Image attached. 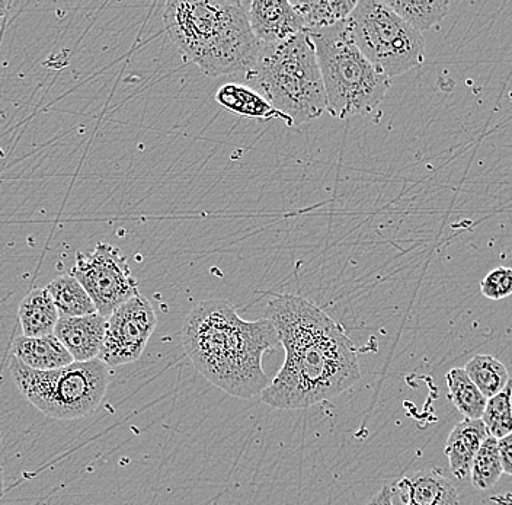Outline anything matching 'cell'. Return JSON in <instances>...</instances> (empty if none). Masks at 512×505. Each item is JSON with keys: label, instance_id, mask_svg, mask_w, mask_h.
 <instances>
[{"label": "cell", "instance_id": "6da1fadb", "mask_svg": "<svg viewBox=\"0 0 512 505\" xmlns=\"http://www.w3.org/2000/svg\"><path fill=\"white\" fill-rule=\"evenodd\" d=\"M286 350L278 375L262 391V404L304 409L334 399L361 379L357 351L341 325L315 303L280 294L268 303L267 316Z\"/></svg>", "mask_w": 512, "mask_h": 505}, {"label": "cell", "instance_id": "7a4b0ae2", "mask_svg": "<svg viewBox=\"0 0 512 505\" xmlns=\"http://www.w3.org/2000/svg\"><path fill=\"white\" fill-rule=\"evenodd\" d=\"M182 344L192 366L211 385L249 399L270 385L262 357L280 340L270 319L245 321L229 300L213 299L191 310L182 328Z\"/></svg>", "mask_w": 512, "mask_h": 505}, {"label": "cell", "instance_id": "3957f363", "mask_svg": "<svg viewBox=\"0 0 512 505\" xmlns=\"http://www.w3.org/2000/svg\"><path fill=\"white\" fill-rule=\"evenodd\" d=\"M166 33L185 62L204 75H248L262 44L252 33L246 3L171 0L163 8Z\"/></svg>", "mask_w": 512, "mask_h": 505}, {"label": "cell", "instance_id": "277c9868", "mask_svg": "<svg viewBox=\"0 0 512 505\" xmlns=\"http://www.w3.org/2000/svg\"><path fill=\"white\" fill-rule=\"evenodd\" d=\"M245 78L249 88L287 118L288 127L302 126L326 111L322 75L307 33L262 46L258 62Z\"/></svg>", "mask_w": 512, "mask_h": 505}, {"label": "cell", "instance_id": "5b68a950", "mask_svg": "<svg viewBox=\"0 0 512 505\" xmlns=\"http://www.w3.org/2000/svg\"><path fill=\"white\" fill-rule=\"evenodd\" d=\"M307 35L322 75L326 111L335 118L374 113L392 79L380 73L358 50L347 21Z\"/></svg>", "mask_w": 512, "mask_h": 505}, {"label": "cell", "instance_id": "8992f818", "mask_svg": "<svg viewBox=\"0 0 512 505\" xmlns=\"http://www.w3.org/2000/svg\"><path fill=\"white\" fill-rule=\"evenodd\" d=\"M9 369L21 395L53 420H79L92 414L110 385V367L99 359L40 372L12 357Z\"/></svg>", "mask_w": 512, "mask_h": 505}, {"label": "cell", "instance_id": "52a82bcc", "mask_svg": "<svg viewBox=\"0 0 512 505\" xmlns=\"http://www.w3.org/2000/svg\"><path fill=\"white\" fill-rule=\"evenodd\" d=\"M347 24L355 46L387 78L403 75L424 62V37L384 2H357Z\"/></svg>", "mask_w": 512, "mask_h": 505}, {"label": "cell", "instance_id": "ba28073f", "mask_svg": "<svg viewBox=\"0 0 512 505\" xmlns=\"http://www.w3.org/2000/svg\"><path fill=\"white\" fill-rule=\"evenodd\" d=\"M73 277L94 302L96 312L108 318L115 309L139 296V283L126 257L110 244H98L92 254H76Z\"/></svg>", "mask_w": 512, "mask_h": 505}, {"label": "cell", "instance_id": "9c48e42d", "mask_svg": "<svg viewBox=\"0 0 512 505\" xmlns=\"http://www.w3.org/2000/svg\"><path fill=\"white\" fill-rule=\"evenodd\" d=\"M158 325L152 303L142 294L114 310L107 318L99 360L108 367L126 366L142 357Z\"/></svg>", "mask_w": 512, "mask_h": 505}, {"label": "cell", "instance_id": "30bf717a", "mask_svg": "<svg viewBox=\"0 0 512 505\" xmlns=\"http://www.w3.org/2000/svg\"><path fill=\"white\" fill-rule=\"evenodd\" d=\"M249 25L262 46L284 43L306 33L302 18L287 0H254L246 3Z\"/></svg>", "mask_w": 512, "mask_h": 505}, {"label": "cell", "instance_id": "8fae6325", "mask_svg": "<svg viewBox=\"0 0 512 505\" xmlns=\"http://www.w3.org/2000/svg\"><path fill=\"white\" fill-rule=\"evenodd\" d=\"M107 318L98 312L92 315L59 318L54 337L64 345L73 360L79 363L99 359L104 345Z\"/></svg>", "mask_w": 512, "mask_h": 505}, {"label": "cell", "instance_id": "7c38bea8", "mask_svg": "<svg viewBox=\"0 0 512 505\" xmlns=\"http://www.w3.org/2000/svg\"><path fill=\"white\" fill-rule=\"evenodd\" d=\"M393 487L414 505H460L456 485L441 469L424 468L409 473L393 484Z\"/></svg>", "mask_w": 512, "mask_h": 505}, {"label": "cell", "instance_id": "4fadbf2b", "mask_svg": "<svg viewBox=\"0 0 512 505\" xmlns=\"http://www.w3.org/2000/svg\"><path fill=\"white\" fill-rule=\"evenodd\" d=\"M489 434L482 420H463L451 430L446 444L450 471L459 481L470 478L472 462Z\"/></svg>", "mask_w": 512, "mask_h": 505}, {"label": "cell", "instance_id": "5bb4252c", "mask_svg": "<svg viewBox=\"0 0 512 505\" xmlns=\"http://www.w3.org/2000/svg\"><path fill=\"white\" fill-rule=\"evenodd\" d=\"M12 357L21 361L24 366L40 372L62 369L75 363L69 351L54 337V334L46 337H18L12 344Z\"/></svg>", "mask_w": 512, "mask_h": 505}, {"label": "cell", "instance_id": "9a60e30c", "mask_svg": "<svg viewBox=\"0 0 512 505\" xmlns=\"http://www.w3.org/2000/svg\"><path fill=\"white\" fill-rule=\"evenodd\" d=\"M18 318L24 337L37 338L54 334L60 315L47 290L34 289L22 299Z\"/></svg>", "mask_w": 512, "mask_h": 505}, {"label": "cell", "instance_id": "2e32d148", "mask_svg": "<svg viewBox=\"0 0 512 505\" xmlns=\"http://www.w3.org/2000/svg\"><path fill=\"white\" fill-rule=\"evenodd\" d=\"M216 101L226 110L243 117L258 118V120L277 118L288 126L287 118L278 113L267 99L249 86L227 83L217 91Z\"/></svg>", "mask_w": 512, "mask_h": 505}, {"label": "cell", "instance_id": "e0dca14e", "mask_svg": "<svg viewBox=\"0 0 512 505\" xmlns=\"http://www.w3.org/2000/svg\"><path fill=\"white\" fill-rule=\"evenodd\" d=\"M302 18L304 31L323 30L347 21L357 2L354 0H315V2H291Z\"/></svg>", "mask_w": 512, "mask_h": 505}, {"label": "cell", "instance_id": "ac0fdd59", "mask_svg": "<svg viewBox=\"0 0 512 505\" xmlns=\"http://www.w3.org/2000/svg\"><path fill=\"white\" fill-rule=\"evenodd\" d=\"M46 290L59 310L60 318H75L96 313L91 297L72 274L51 281Z\"/></svg>", "mask_w": 512, "mask_h": 505}, {"label": "cell", "instance_id": "d6986e66", "mask_svg": "<svg viewBox=\"0 0 512 505\" xmlns=\"http://www.w3.org/2000/svg\"><path fill=\"white\" fill-rule=\"evenodd\" d=\"M384 3L421 34L440 24L450 9L448 0H386Z\"/></svg>", "mask_w": 512, "mask_h": 505}, {"label": "cell", "instance_id": "ffe728a7", "mask_svg": "<svg viewBox=\"0 0 512 505\" xmlns=\"http://www.w3.org/2000/svg\"><path fill=\"white\" fill-rule=\"evenodd\" d=\"M448 396L454 407L459 409L467 420H480L485 412L488 399L476 388L464 369H453L446 376Z\"/></svg>", "mask_w": 512, "mask_h": 505}, {"label": "cell", "instance_id": "44dd1931", "mask_svg": "<svg viewBox=\"0 0 512 505\" xmlns=\"http://www.w3.org/2000/svg\"><path fill=\"white\" fill-rule=\"evenodd\" d=\"M464 372L486 399L494 398L499 392L504 391L511 380L507 367L486 354H479L467 361Z\"/></svg>", "mask_w": 512, "mask_h": 505}, {"label": "cell", "instance_id": "7402d4cb", "mask_svg": "<svg viewBox=\"0 0 512 505\" xmlns=\"http://www.w3.org/2000/svg\"><path fill=\"white\" fill-rule=\"evenodd\" d=\"M502 473L504 471H502L501 457H499L498 440L489 436L483 441L473 459L472 471H470L472 484L480 491H488L495 487Z\"/></svg>", "mask_w": 512, "mask_h": 505}, {"label": "cell", "instance_id": "603a6c76", "mask_svg": "<svg viewBox=\"0 0 512 505\" xmlns=\"http://www.w3.org/2000/svg\"><path fill=\"white\" fill-rule=\"evenodd\" d=\"M511 385L512 380L508 382L504 391L488 399L485 412L480 418L489 436L496 440L504 439L512 433Z\"/></svg>", "mask_w": 512, "mask_h": 505}, {"label": "cell", "instance_id": "cb8c5ba5", "mask_svg": "<svg viewBox=\"0 0 512 505\" xmlns=\"http://www.w3.org/2000/svg\"><path fill=\"white\" fill-rule=\"evenodd\" d=\"M480 292L489 300L507 299L512 294V268L498 267L480 281Z\"/></svg>", "mask_w": 512, "mask_h": 505}, {"label": "cell", "instance_id": "d4e9b609", "mask_svg": "<svg viewBox=\"0 0 512 505\" xmlns=\"http://www.w3.org/2000/svg\"><path fill=\"white\" fill-rule=\"evenodd\" d=\"M368 505H414L409 503L406 498H403L402 495L396 491V488L393 485L390 487H384L379 494L374 495L373 500L368 503Z\"/></svg>", "mask_w": 512, "mask_h": 505}, {"label": "cell", "instance_id": "484cf974", "mask_svg": "<svg viewBox=\"0 0 512 505\" xmlns=\"http://www.w3.org/2000/svg\"><path fill=\"white\" fill-rule=\"evenodd\" d=\"M499 457H501L502 471L512 476V433L504 439L498 440Z\"/></svg>", "mask_w": 512, "mask_h": 505}, {"label": "cell", "instance_id": "4316f807", "mask_svg": "<svg viewBox=\"0 0 512 505\" xmlns=\"http://www.w3.org/2000/svg\"><path fill=\"white\" fill-rule=\"evenodd\" d=\"M9 6H11V3L6 2V0H0V22H2L6 14H8Z\"/></svg>", "mask_w": 512, "mask_h": 505}, {"label": "cell", "instance_id": "83f0119b", "mask_svg": "<svg viewBox=\"0 0 512 505\" xmlns=\"http://www.w3.org/2000/svg\"><path fill=\"white\" fill-rule=\"evenodd\" d=\"M3 494H5V479H3V469L0 466V500H2Z\"/></svg>", "mask_w": 512, "mask_h": 505}, {"label": "cell", "instance_id": "f1b7e54d", "mask_svg": "<svg viewBox=\"0 0 512 505\" xmlns=\"http://www.w3.org/2000/svg\"><path fill=\"white\" fill-rule=\"evenodd\" d=\"M0 447H2V431H0Z\"/></svg>", "mask_w": 512, "mask_h": 505}, {"label": "cell", "instance_id": "f546056e", "mask_svg": "<svg viewBox=\"0 0 512 505\" xmlns=\"http://www.w3.org/2000/svg\"><path fill=\"white\" fill-rule=\"evenodd\" d=\"M511 408H512V385H511Z\"/></svg>", "mask_w": 512, "mask_h": 505}]
</instances>
